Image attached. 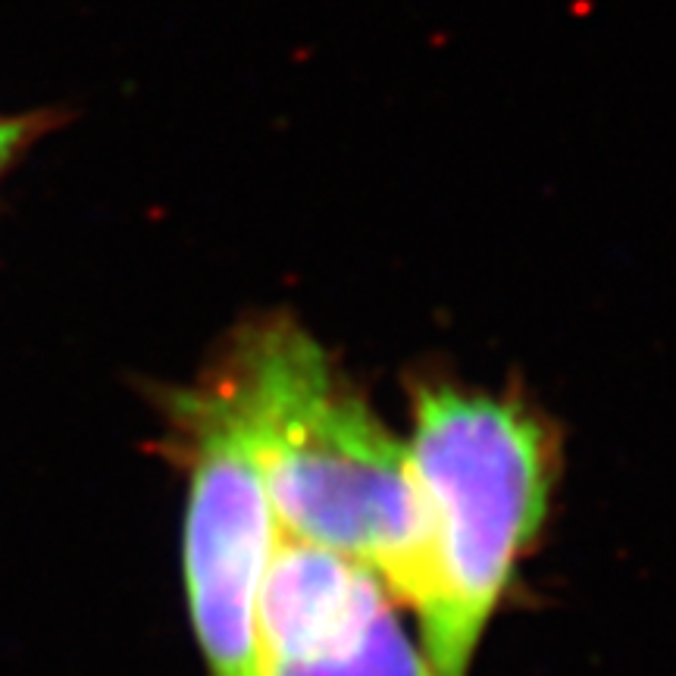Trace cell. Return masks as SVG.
<instances>
[{
	"instance_id": "1",
	"label": "cell",
	"mask_w": 676,
	"mask_h": 676,
	"mask_svg": "<svg viewBox=\"0 0 676 676\" xmlns=\"http://www.w3.org/2000/svg\"><path fill=\"white\" fill-rule=\"evenodd\" d=\"M208 373L242 416L279 533L376 573L423 620L435 573L407 442L330 351L295 316L273 311L229 332Z\"/></svg>"
},
{
	"instance_id": "2",
	"label": "cell",
	"mask_w": 676,
	"mask_h": 676,
	"mask_svg": "<svg viewBox=\"0 0 676 676\" xmlns=\"http://www.w3.org/2000/svg\"><path fill=\"white\" fill-rule=\"evenodd\" d=\"M411 398L407 454L435 573L420 648L438 676H467L517 564L545 526L557 445L521 398L448 380H420Z\"/></svg>"
},
{
	"instance_id": "3",
	"label": "cell",
	"mask_w": 676,
	"mask_h": 676,
	"mask_svg": "<svg viewBox=\"0 0 676 676\" xmlns=\"http://www.w3.org/2000/svg\"><path fill=\"white\" fill-rule=\"evenodd\" d=\"M170 445L189 470L185 595L210 676L258 674V605L279 523L235 404L213 376L167 398Z\"/></svg>"
},
{
	"instance_id": "4",
	"label": "cell",
	"mask_w": 676,
	"mask_h": 676,
	"mask_svg": "<svg viewBox=\"0 0 676 676\" xmlns=\"http://www.w3.org/2000/svg\"><path fill=\"white\" fill-rule=\"evenodd\" d=\"M258 676H438L426 652L401 626L395 605L364 624L258 660Z\"/></svg>"
},
{
	"instance_id": "5",
	"label": "cell",
	"mask_w": 676,
	"mask_h": 676,
	"mask_svg": "<svg viewBox=\"0 0 676 676\" xmlns=\"http://www.w3.org/2000/svg\"><path fill=\"white\" fill-rule=\"evenodd\" d=\"M70 120L72 113L63 107H36L26 113H3L0 110V182L22 157L36 148L38 141L48 139L57 129H63Z\"/></svg>"
}]
</instances>
